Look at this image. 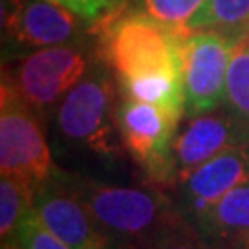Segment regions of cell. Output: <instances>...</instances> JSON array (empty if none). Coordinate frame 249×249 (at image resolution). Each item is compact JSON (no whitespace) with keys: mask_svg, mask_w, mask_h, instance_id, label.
Here are the masks:
<instances>
[{"mask_svg":"<svg viewBox=\"0 0 249 249\" xmlns=\"http://www.w3.org/2000/svg\"><path fill=\"white\" fill-rule=\"evenodd\" d=\"M249 181V144L232 146L178 178L174 188L179 213L188 225L199 220L227 192Z\"/></svg>","mask_w":249,"mask_h":249,"instance_id":"9","label":"cell"},{"mask_svg":"<svg viewBox=\"0 0 249 249\" xmlns=\"http://www.w3.org/2000/svg\"><path fill=\"white\" fill-rule=\"evenodd\" d=\"M122 98L139 100L157 106L172 115L185 116V87L183 74L172 71H159L129 76L118 80Z\"/></svg>","mask_w":249,"mask_h":249,"instance_id":"13","label":"cell"},{"mask_svg":"<svg viewBox=\"0 0 249 249\" xmlns=\"http://www.w3.org/2000/svg\"><path fill=\"white\" fill-rule=\"evenodd\" d=\"M34 107L8 80L0 87V170L36 188L57 172L46 142L43 124Z\"/></svg>","mask_w":249,"mask_h":249,"instance_id":"5","label":"cell"},{"mask_svg":"<svg viewBox=\"0 0 249 249\" xmlns=\"http://www.w3.org/2000/svg\"><path fill=\"white\" fill-rule=\"evenodd\" d=\"M115 85L104 67H90L57 106L55 124L63 139L98 155L118 153Z\"/></svg>","mask_w":249,"mask_h":249,"instance_id":"3","label":"cell"},{"mask_svg":"<svg viewBox=\"0 0 249 249\" xmlns=\"http://www.w3.org/2000/svg\"><path fill=\"white\" fill-rule=\"evenodd\" d=\"M87 72V55L76 45L39 48L20 57L2 78L39 115H48Z\"/></svg>","mask_w":249,"mask_h":249,"instance_id":"6","label":"cell"},{"mask_svg":"<svg viewBox=\"0 0 249 249\" xmlns=\"http://www.w3.org/2000/svg\"><path fill=\"white\" fill-rule=\"evenodd\" d=\"M100 61L118 80L148 72L183 69L187 32L170 28L137 9L124 8L100 20Z\"/></svg>","mask_w":249,"mask_h":249,"instance_id":"2","label":"cell"},{"mask_svg":"<svg viewBox=\"0 0 249 249\" xmlns=\"http://www.w3.org/2000/svg\"><path fill=\"white\" fill-rule=\"evenodd\" d=\"M34 211L72 249H122L90 216L59 170L36 192Z\"/></svg>","mask_w":249,"mask_h":249,"instance_id":"10","label":"cell"},{"mask_svg":"<svg viewBox=\"0 0 249 249\" xmlns=\"http://www.w3.org/2000/svg\"><path fill=\"white\" fill-rule=\"evenodd\" d=\"M207 0H135L133 8L170 28L187 32V24L194 18Z\"/></svg>","mask_w":249,"mask_h":249,"instance_id":"17","label":"cell"},{"mask_svg":"<svg viewBox=\"0 0 249 249\" xmlns=\"http://www.w3.org/2000/svg\"><path fill=\"white\" fill-rule=\"evenodd\" d=\"M249 124L227 107L188 118L174 141V162L178 178L203 164L232 146H248Z\"/></svg>","mask_w":249,"mask_h":249,"instance_id":"11","label":"cell"},{"mask_svg":"<svg viewBox=\"0 0 249 249\" xmlns=\"http://www.w3.org/2000/svg\"><path fill=\"white\" fill-rule=\"evenodd\" d=\"M240 39L222 32H188L183 43L185 116L216 111L225 102L227 72Z\"/></svg>","mask_w":249,"mask_h":249,"instance_id":"7","label":"cell"},{"mask_svg":"<svg viewBox=\"0 0 249 249\" xmlns=\"http://www.w3.org/2000/svg\"><path fill=\"white\" fill-rule=\"evenodd\" d=\"M225 107L249 124V37L244 36L234 45L227 72Z\"/></svg>","mask_w":249,"mask_h":249,"instance_id":"16","label":"cell"},{"mask_svg":"<svg viewBox=\"0 0 249 249\" xmlns=\"http://www.w3.org/2000/svg\"><path fill=\"white\" fill-rule=\"evenodd\" d=\"M67 185L122 249H150L187 220L168 192L155 187H116L65 174Z\"/></svg>","mask_w":249,"mask_h":249,"instance_id":"1","label":"cell"},{"mask_svg":"<svg viewBox=\"0 0 249 249\" xmlns=\"http://www.w3.org/2000/svg\"><path fill=\"white\" fill-rule=\"evenodd\" d=\"M53 2H59L63 6L71 8L81 18H85L87 22H92V24H98L100 20H104L111 13L106 0H53Z\"/></svg>","mask_w":249,"mask_h":249,"instance_id":"20","label":"cell"},{"mask_svg":"<svg viewBox=\"0 0 249 249\" xmlns=\"http://www.w3.org/2000/svg\"><path fill=\"white\" fill-rule=\"evenodd\" d=\"M9 240H15L24 249H72L41 222L36 211H32L20 222L17 231L13 232Z\"/></svg>","mask_w":249,"mask_h":249,"instance_id":"18","label":"cell"},{"mask_svg":"<svg viewBox=\"0 0 249 249\" xmlns=\"http://www.w3.org/2000/svg\"><path fill=\"white\" fill-rule=\"evenodd\" d=\"M0 249H24V248L18 246L15 240H2V248Z\"/></svg>","mask_w":249,"mask_h":249,"instance_id":"22","label":"cell"},{"mask_svg":"<svg viewBox=\"0 0 249 249\" xmlns=\"http://www.w3.org/2000/svg\"><path fill=\"white\" fill-rule=\"evenodd\" d=\"M249 30V0H207L187 24L188 32H222L242 39Z\"/></svg>","mask_w":249,"mask_h":249,"instance_id":"14","label":"cell"},{"mask_svg":"<svg viewBox=\"0 0 249 249\" xmlns=\"http://www.w3.org/2000/svg\"><path fill=\"white\" fill-rule=\"evenodd\" d=\"M116 122L122 146L144 170L146 185L170 192L178 181L174 141L181 118L146 102L122 98Z\"/></svg>","mask_w":249,"mask_h":249,"instance_id":"4","label":"cell"},{"mask_svg":"<svg viewBox=\"0 0 249 249\" xmlns=\"http://www.w3.org/2000/svg\"><path fill=\"white\" fill-rule=\"evenodd\" d=\"M190 227L213 249H249V181L227 192Z\"/></svg>","mask_w":249,"mask_h":249,"instance_id":"12","label":"cell"},{"mask_svg":"<svg viewBox=\"0 0 249 249\" xmlns=\"http://www.w3.org/2000/svg\"><path fill=\"white\" fill-rule=\"evenodd\" d=\"M36 188L13 176H2L0 181V236L9 240L20 222L34 211Z\"/></svg>","mask_w":249,"mask_h":249,"instance_id":"15","label":"cell"},{"mask_svg":"<svg viewBox=\"0 0 249 249\" xmlns=\"http://www.w3.org/2000/svg\"><path fill=\"white\" fill-rule=\"evenodd\" d=\"M150 249H213L207 242H203L188 222L181 225L174 232L166 234L160 242H157Z\"/></svg>","mask_w":249,"mask_h":249,"instance_id":"19","label":"cell"},{"mask_svg":"<svg viewBox=\"0 0 249 249\" xmlns=\"http://www.w3.org/2000/svg\"><path fill=\"white\" fill-rule=\"evenodd\" d=\"M248 37H249V30H248Z\"/></svg>","mask_w":249,"mask_h":249,"instance_id":"23","label":"cell"},{"mask_svg":"<svg viewBox=\"0 0 249 249\" xmlns=\"http://www.w3.org/2000/svg\"><path fill=\"white\" fill-rule=\"evenodd\" d=\"M106 4L109 6V9H111V13H113V11H116V9H120L122 6H125V0H106Z\"/></svg>","mask_w":249,"mask_h":249,"instance_id":"21","label":"cell"},{"mask_svg":"<svg viewBox=\"0 0 249 249\" xmlns=\"http://www.w3.org/2000/svg\"><path fill=\"white\" fill-rule=\"evenodd\" d=\"M76 11L53 0H2L4 43L39 50L46 46L71 43L83 32Z\"/></svg>","mask_w":249,"mask_h":249,"instance_id":"8","label":"cell"}]
</instances>
